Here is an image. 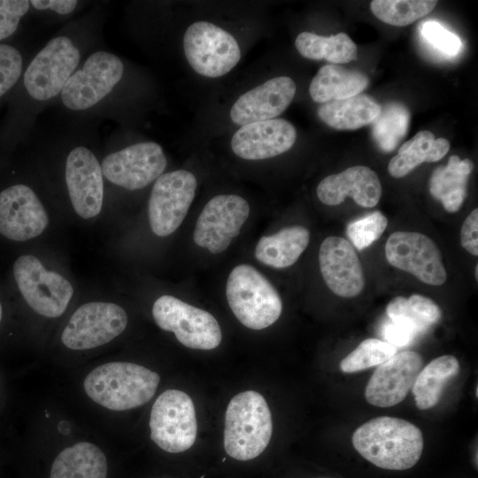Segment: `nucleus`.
<instances>
[{
  "label": "nucleus",
  "instance_id": "f257e3e1",
  "mask_svg": "<svg viewBox=\"0 0 478 478\" xmlns=\"http://www.w3.org/2000/svg\"><path fill=\"white\" fill-rule=\"evenodd\" d=\"M99 18L91 13L64 27L32 58L22 79L23 105L31 123L57 100L82 59L96 49Z\"/></svg>",
  "mask_w": 478,
  "mask_h": 478
},
{
  "label": "nucleus",
  "instance_id": "f03ea898",
  "mask_svg": "<svg viewBox=\"0 0 478 478\" xmlns=\"http://www.w3.org/2000/svg\"><path fill=\"white\" fill-rule=\"evenodd\" d=\"M125 76L124 61L96 48L82 59L57 100L74 113L112 115L113 100Z\"/></svg>",
  "mask_w": 478,
  "mask_h": 478
},
{
  "label": "nucleus",
  "instance_id": "7ed1b4c3",
  "mask_svg": "<svg viewBox=\"0 0 478 478\" xmlns=\"http://www.w3.org/2000/svg\"><path fill=\"white\" fill-rule=\"evenodd\" d=\"M352 444L364 459L380 468L405 470L418 463L424 441L422 432L412 422L380 416L354 431Z\"/></svg>",
  "mask_w": 478,
  "mask_h": 478
},
{
  "label": "nucleus",
  "instance_id": "20e7f679",
  "mask_svg": "<svg viewBox=\"0 0 478 478\" xmlns=\"http://www.w3.org/2000/svg\"><path fill=\"white\" fill-rule=\"evenodd\" d=\"M160 381L159 375L130 362H109L94 368L83 388L90 399L112 411L133 409L149 402Z\"/></svg>",
  "mask_w": 478,
  "mask_h": 478
},
{
  "label": "nucleus",
  "instance_id": "39448f33",
  "mask_svg": "<svg viewBox=\"0 0 478 478\" xmlns=\"http://www.w3.org/2000/svg\"><path fill=\"white\" fill-rule=\"evenodd\" d=\"M273 432L272 415L264 397L247 390L235 395L225 415L224 449L232 458L255 459L267 447Z\"/></svg>",
  "mask_w": 478,
  "mask_h": 478
},
{
  "label": "nucleus",
  "instance_id": "423d86ee",
  "mask_svg": "<svg viewBox=\"0 0 478 478\" xmlns=\"http://www.w3.org/2000/svg\"><path fill=\"white\" fill-rule=\"evenodd\" d=\"M226 296L235 316L251 329L266 328L281 314L280 295L271 282L250 265H238L231 271Z\"/></svg>",
  "mask_w": 478,
  "mask_h": 478
},
{
  "label": "nucleus",
  "instance_id": "0eeeda50",
  "mask_svg": "<svg viewBox=\"0 0 478 478\" xmlns=\"http://www.w3.org/2000/svg\"><path fill=\"white\" fill-rule=\"evenodd\" d=\"M13 276L27 304L38 314L61 316L73 295L71 282L47 269L34 255L19 256L13 264Z\"/></svg>",
  "mask_w": 478,
  "mask_h": 478
},
{
  "label": "nucleus",
  "instance_id": "6e6552de",
  "mask_svg": "<svg viewBox=\"0 0 478 478\" xmlns=\"http://www.w3.org/2000/svg\"><path fill=\"white\" fill-rule=\"evenodd\" d=\"M182 43L189 66L196 73L205 77L223 76L241 59V50L235 38L208 21H197L189 25Z\"/></svg>",
  "mask_w": 478,
  "mask_h": 478
},
{
  "label": "nucleus",
  "instance_id": "1a4fd4ad",
  "mask_svg": "<svg viewBox=\"0 0 478 478\" xmlns=\"http://www.w3.org/2000/svg\"><path fill=\"white\" fill-rule=\"evenodd\" d=\"M152 315L161 329L174 333L177 340L188 348L212 350L221 342L220 327L210 312L175 297H159L153 304Z\"/></svg>",
  "mask_w": 478,
  "mask_h": 478
},
{
  "label": "nucleus",
  "instance_id": "9d476101",
  "mask_svg": "<svg viewBox=\"0 0 478 478\" xmlns=\"http://www.w3.org/2000/svg\"><path fill=\"white\" fill-rule=\"evenodd\" d=\"M151 440L162 450L178 453L189 449L197 431L192 399L179 389H166L155 400L150 418Z\"/></svg>",
  "mask_w": 478,
  "mask_h": 478
},
{
  "label": "nucleus",
  "instance_id": "9b49d317",
  "mask_svg": "<svg viewBox=\"0 0 478 478\" xmlns=\"http://www.w3.org/2000/svg\"><path fill=\"white\" fill-rule=\"evenodd\" d=\"M196 189L195 175L183 169L162 173L154 181L148 214L150 228L156 235H170L181 226L195 197Z\"/></svg>",
  "mask_w": 478,
  "mask_h": 478
},
{
  "label": "nucleus",
  "instance_id": "f8f14e48",
  "mask_svg": "<svg viewBox=\"0 0 478 478\" xmlns=\"http://www.w3.org/2000/svg\"><path fill=\"white\" fill-rule=\"evenodd\" d=\"M166 165L162 147L147 141L107 154L101 162V168L104 180L127 190H137L155 181Z\"/></svg>",
  "mask_w": 478,
  "mask_h": 478
},
{
  "label": "nucleus",
  "instance_id": "ddd939ff",
  "mask_svg": "<svg viewBox=\"0 0 478 478\" xmlns=\"http://www.w3.org/2000/svg\"><path fill=\"white\" fill-rule=\"evenodd\" d=\"M127 324L125 310L110 302H89L71 316L61 335L68 349L83 351L104 345L120 335Z\"/></svg>",
  "mask_w": 478,
  "mask_h": 478
},
{
  "label": "nucleus",
  "instance_id": "4468645a",
  "mask_svg": "<svg viewBox=\"0 0 478 478\" xmlns=\"http://www.w3.org/2000/svg\"><path fill=\"white\" fill-rule=\"evenodd\" d=\"M385 256L391 266L428 285L440 286L447 279L439 248L421 233H392L385 244Z\"/></svg>",
  "mask_w": 478,
  "mask_h": 478
},
{
  "label": "nucleus",
  "instance_id": "2eb2a0df",
  "mask_svg": "<svg viewBox=\"0 0 478 478\" xmlns=\"http://www.w3.org/2000/svg\"><path fill=\"white\" fill-rule=\"evenodd\" d=\"M250 205L238 195H218L204 207L197 220L193 240L213 254L224 251L240 234Z\"/></svg>",
  "mask_w": 478,
  "mask_h": 478
},
{
  "label": "nucleus",
  "instance_id": "dca6fc26",
  "mask_svg": "<svg viewBox=\"0 0 478 478\" xmlns=\"http://www.w3.org/2000/svg\"><path fill=\"white\" fill-rule=\"evenodd\" d=\"M101 163L84 145L73 146L66 158L65 181L74 212L82 219L97 216L103 207L104 181Z\"/></svg>",
  "mask_w": 478,
  "mask_h": 478
},
{
  "label": "nucleus",
  "instance_id": "f3484780",
  "mask_svg": "<svg viewBox=\"0 0 478 478\" xmlns=\"http://www.w3.org/2000/svg\"><path fill=\"white\" fill-rule=\"evenodd\" d=\"M49 223L48 213L35 190L22 183L0 192V234L17 242L40 235Z\"/></svg>",
  "mask_w": 478,
  "mask_h": 478
},
{
  "label": "nucleus",
  "instance_id": "a211bd4d",
  "mask_svg": "<svg viewBox=\"0 0 478 478\" xmlns=\"http://www.w3.org/2000/svg\"><path fill=\"white\" fill-rule=\"evenodd\" d=\"M423 358L416 351L397 352L378 366L365 390L368 404L376 407H390L401 403L412 390Z\"/></svg>",
  "mask_w": 478,
  "mask_h": 478
},
{
  "label": "nucleus",
  "instance_id": "6ab92c4d",
  "mask_svg": "<svg viewBox=\"0 0 478 478\" xmlns=\"http://www.w3.org/2000/svg\"><path fill=\"white\" fill-rule=\"evenodd\" d=\"M319 264L325 283L335 295L350 298L363 290L361 263L353 245L345 238H325L319 251Z\"/></svg>",
  "mask_w": 478,
  "mask_h": 478
},
{
  "label": "nucleus",
  "instance_id": "aec40b11",
  "mask_svg": "<svg viewBox=\"0 0 478 478\" xmlns=\"http://www.w3.org/2000/svg\"><path fill=\"white\" fill-rule=\"evenodd\" d=\"M296 139L295 127L275 118L241 126L232 136L231 149L241 158L261 160L286 152Z\"/></svg>",
  "mask_w": 478,
  "mask_h": 478
},
{
  "label": "nucleus",
  "instance_id": "412c9836",
  "mask_svg": "<svg viewBox=\"0 0 478 478\" xmlns=\"http://www.w3.org/2000/svg\"><path fill=\"white\" fill-rule=\"evenodd\" d=\"M296 91L290 77L272 78L237 98L230 110L231 120L243 126L275 119L290 104Z\"/></svg>",
  "mask_w": 478,
  "mask_h": 478
},
{
  "label": "nucleus",
  "instance_id": "4be33fe9",
  "mask_svg": "<svg viewBox=\"0 0 478 478\" xmlns=\"http://www.w3.org/2000/svg\"><path fill=\"white\" fill-rule=\"evenodd\" d=\"M317 197L327 205L342 204L351 197L362 207H374L382 196L378 175L368 166H355L325 177L317 187Z\"/></svg>",
  "mask_w": 478,
  "mask_h": 478
},
{
  "label": "nucleus",
  "instance_id": "5701e85b",
  "mask_svg": "<svg viewBox=\"0 0 478 478\" xmlns=\"http://www.w3.org/2000/svg\"><path fill=\"white\" fill-rule=\"evenodd\" d=\"M474 169V163L460 159L457 155L449 158L446 166L436 167L431 173L429 191L439 200L446 212H457L466 197L467 181Z\"/></svg>",
  "mask_w": 478,
  "mask_h": 478
},
{
  "label": "nucleus",
  "instance_id": "b1692460",
  "mask_svg": "<svg viewBox=\"0 0 478 478\" xmlns=\"http://www.w3.org/2000/svg\"><path fill=\"white\" fill-rule=\"evenodd\" d=\"M310 242V232L302 226L287 227L262 236L255 248L256 258L274 268H285L297 262Z\"/></svg>",
  "mask_w": 478,
  "mask_h": 478
},
{
  "label": "nucleus",
  "instance_id": "393cba45",
  "mask_svg": "<svg viewBox=\"0 0 478 478\" xmlns=\"http://www.w3.org/2000/svg\"><path fill=\"white\" fill-rule=\"evenodd\" d=\"M367 85L368 78L359 71L326 65L312 80L309 93L314 102L325 104L357 96Z\"/></svg>",
  "mask_w": 478,
  "mask_h": 478
},
{
  "label": "nucleus",
  "instance_id": "a878e982",
  "mask_svg": "<svg viewBox=\"0 0 478 478\" xmlns=\"http://www.w3.org/2000/svg\"><path fill=\"white\" fill-rule=\"evenodd\" d=\"M106 475L104 453L93 443L81 442L59 452L50 478H106Z\"/></svg>",
  "mask_w": 478,
  "mask_h": 478
},
{
  "label": "nucleus",
  "instance_id": "bb28decb",
  "mask_svg": "<svg viewBox=\"0 0 478 478\" xmlns=\"http://www.w3.org/2000/svg\"><path fill=\"white\" fill-rule=\"evenodd\" d=\"M381 105L371 96H357L321 104L319 118L338 130H354L371 124L381 112Z\"/></svg>",
  "mask_w": 478,
  "mask_h": 478
},
{
  "label": "nucleus",
  "instance_id": "cd10ccee",
  "mask_svg": "<svg viewBox=\"0 0 478 478\" xmlns=\"http://www.w3.org/2000/svg\"><path fill=\"white\" fill-rule=\"evenodd\" d=\"M449 150L448 140L436 138L428 130L420 131L399 148L389 163L388 172L394 178H402L423 162L440 160Z\"/></svg>",
  "mask_w": 478,
  "mask_h": 478
},
{
  "label": "nucleus",
  "instance_id": "c85d7f7f",
  "mask_svg": "<svg viewBox=\"0 0 478 478\" xmlns=\"http://www.w3.org/2000/svg\"><path fill=\"white\" fill-rule=\"evenodd\" d=\"M459 370V362L452 355L437 357L422 367L412 388L416 406L427 410L436 405L445 385Z\"/></svg>",
  "mask_w": 478,
  "mask_h": 478
},
{
  "label": "nucleus",
  "instance_id": "c756f323",
  "mask_svg": "<svg viewBox=\"0 0 478 478\" xmlns=\"http://www.w3.org/2000/svg\"><path fill=\"white\" fill-rule=\"evenodd\" d=\"M295 46L303 57L312 60L344 64L358 58L356 44L343 32L328 37L302 32L297 36Z\"/></svg>",
  "mask_w": 478,
  "mask_h": 478
},
{
  "label": "nucleus",
  "instance_id": "7c9ffc66",
  "mask_svg": "<svg viewBox=\"0 0 478 478\" xmlns=\"http://www.w3.org/2000/svg\"><path fill=\"white\" fill-rule=\"evenodd\" d=\"M386 313L391 321L406 326L415 335L425 333L442 316L435 301L419 294L408 298L402 296L394 297L388 304Z\"/></svg>",
  "mask_w": 478,
  "mask_h": 478
},
{
  "label": "nucleus",
  "instance_id": "2f4dec72",
  "mask_svg": "<svg viewBox=\"0 0 478 478\" xmlns=\"http://www.w3.org/2000/svg\"><path fill=\"white\" fill-rule=\"evenodd\" d=\"M410 112L401 103H389L381 108L379 115L371 123L372 135L377 146L389 152L396 149L405 135Z\"/></svg>",
  "mask_w": 478,
  "mask_h": 478
},
{
  "label": "nucleus",
  "instance_id": "473e14b6",
  "mask_svg": "<svg viewBox=\"0 0 478 478\" xmlns=\"http://www.w3.org/2000/svg\"><path fill=\"white\" fill-rule=\"evenodd\" d=\"M437 3L432 0H374L370 9L382 22L403 27L431 12Z\"/></svg>",
  "mask_w": 478,
  "mask_h": 478
},
{
  "label": "nucleus",
  "instance_id": "72a5a7b5",
  "mask_svg": "<svg viewBox=\"0 0 478 478\" xmlns=\"http://www.w3.org/2000/svg\"><path fill=\"white\" fill-rule=\"evenodd\" d=\"M397 352L392 344L377 338H367L349 353L340 363L343 373H355L380 366Z\"/></svg>",
  "mask_w": 478,
  "mask_h": 478
},
{
  "label": "nucleus",
  "instance_id": "f704fd0d",
  "mask_svg": "<svg viewBox=\"0 0 478 478\" xmlns=\"http://www.w3.org/2000/svg\"><path fill=\"white\" fill-rule=\"evenodd\" d=\"M388 226V219L380 211L373 212L347 226L346 235L358 250H364L377 241Z\"/></svg>",
  "mask_w": 478,
  "mask_h": 478
},
{
  "label": "nucleus",
  "instance_id": "c9c22d12",
  "mask_svg": "<svg viewBox=\"0 0 478 478\" xmlns=\"http://www.w3.org/2000/svg\"><path fill=\"white\" fill-rule=\"evenodd\" d=\"M24 72V59L15 47L0 43V98L6 95L20 80Z\"/></svg>",
  "mask_w": 478,
  "mask_h": 478
},
{
  "label": "nucleus",
  "instance_id": "e433bc0d",
  "mask_svg": "<svg viewBox=\"0 0 478 478\" xmlns=\"http://www.w3.org/2000/svg\"><path fill=\"white\" fill-rule=\"evenodd\" d=\"M421 35L434 48L443 54L457 55L461 49L460 39L436 21L424 22Z\"/></svg>",
  "mask_w": 478,
  "mask_h": 478
},
{
  "label": "nucleus",
  "instance_id": "4c0bfd02",
  "mask_svg": "<svg viewBox=\"0 0 478 478\" xmlns=\"http://www.w3.org/2000/svg\"><path fill=\"white\" fill-rule=\"evenodd\" d=\"M29 12L27 0H0V41L12 36Z\"/></svg>",
  "mask_w": 478,
  "mask_h": 478
},
{
  "label": "nucleus",
  "instance_id": "58836bf2",
  "mask_svg": "<svg viewBox=\"0 0 478 478\" xmlns=\"http://www.w3.org/2000/svg\"><path fill=\"white\" fill-rule=\"evenodd\" d=\"M30 11L51 21H59L73 15L82 5L76 0H30Z\"/></svg>",
  "mask_w": 478,
  "mask_h": 478
},
{
  "label": "nucleus",
  "instance_id": "ea45409f",
  "mask_svg": "<svg viewBox=\"0 0 478 478\" xmlns=\"http://www.w3.org/2000/svg\"><path fill=\"white\" fill-rule=\"evenodd\" d=\"M462 247L474 256L478 255V209H474L466 218L460 232Z\"/></svg>",
  "mask_w": 478,
  "mask_h": 478
},
{
  "label": "nucleus",
  "instance_id": "a19ab883",
  "mask_svg": "<svg viewBox=\"0 0 478 478\" xmlns=\"http://www.w3.org/2000/svg\"><path fill=\"white\" fill-rule=\"evenodd\" d=\"M382 335L386 342L397 349L408 345L416 336L406 326L391 320L383 326Z\"/></svg>",
  "mask_w": 478,
  "mask_h": 478
},
{
  "label": "nucleus",
  "instance_id": "79ce46f5",
  "mask_svg": "<svg viewBox=\"0 0 478 478\" xmlns=\"http://www.w3.org/2000/svg\"><path fill=\"white\" fill-rule=\"evenodd\" d=\"M2 318H3V307H2V305H1V302H0V323L2 321Z\"/></svg>",
  "mask_w": 478,
  "mask_h": 478
},
{
  "label": "nucleus",
  "instance_id": "37998d69",
  "mask_svg": "<svg viewBox=\"0 0 478 478\" xmlns=\"http://www.w3.org/2000/svg\"><path fill=\"white\" fill-rule=\"evenodd\" d=\"M475 279H478V266H475Z\"/></svg>",
  "mask_w": 478,
  "mask_h": 478
}]
</instances>
